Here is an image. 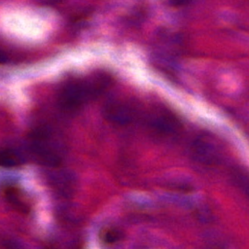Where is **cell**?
Segmentation results:
<instances>
[{
    "instance_id": "cell-1",
    "label": "cell",
    "mask_w": 249,
    "mask_h": 249,
    "mask_svg": "<svg viewBox=\"0 0 249 249\" xmlns=\"http://www.w3.org/2000/svg\"><path fill=\"white\" fill-rule=\"evenodd\" d=\"M105 74H94L86 79L65 82L59 89L57 100L65 111H76L89 100L97 97L109 85Z\"/></svg>"
},
{
    "instance_id": "cell-2",
    "label": "cell",
    "mask_w": 249,
    "mask_h": 249,
    "mask_svg": "<svg viewBox=\"0 0 249 249\" xmlns=\"http://www.w3.org/2000/svg\"><path fill=\"white\" fill-rule=\"evenodd\" d=\"M29 150L34 159L48 167H57L63 158L62 142L48 130H40L31 136Z\"/></svg>"
},
{
    "instance_id": "cell-3",
    "label": "cell",
    "mask_w": 249,
    "mask_h": 249,
    "mask_svg": "<svg viewBox=\"0 0 249 249\" xmlns=\"http://www.w3.org/2000/svg\"><path fill=\"white\" fill-rule=\"evenodd\" d=\"M103 115L109 122L125 125L131 123L135 117V109L128 102L120 99H112L105 103Z\"/></svg>"
},
{
    "instance_id": "cell-4",
    "label": "cell",
    "mask_w": 249,
    "mask_h": 249,
    "mask_svg": "<svg viewBox=\"0 0 249 249\" xmlns=\"http://www.w3.org/2000/svg\"><path fill=\"white\" fill-rule=\"evenodd\" d=\"M192 152L196 160L205 164L217 162L219 159L218 145L209 136L196 138L193 143Z\"/></svg>"
},
{
    "instance_id": "cell-5",
    "label": "cell",
    "mask_w": 249,
    "mask_h": 249,
    "mask_svg": "<svg viewBox=\"0 0 249 249\" xmlns=\"http://www.w3.org/2000/svg\"><path fill=\"white\" fill-rule=\"evenodd\" d=\"M49 182L57 194L65 197H70L77 187L76 177L69 170H53L49 175Z\"/></svg>"
},
{
    "instance_id": "cell-6",
    "label": "cell",
    "mask_w": 249,
    "mask_h": 249,
    "mask_svg": "<svg viewBox=\"0 0 249 249\" xmlns=\"http://www.w3.org/2000/svg\"><path fill=\"white\" fill-rule=\"evenodd\" d=\"M149 124L157 132L161 134H171L179 129V121L171 113L158 111L152 114L149 119Z\"/></svg>"
},
{
    "instance_id": "cell-7",
    "label": "cell",
    "mask_w": 249,
    "mask_h": 249,
    "mask_svg": "<svg viewBox=\"0 0 249 249\" xmlns=\"http://www.w3.org/2000/svg\"><path fill=\"white\" fill-rule=\"evenodd\" d=\"M24 162V157L16 149H1L0 150V166L15 167Z\"/></svg>"
},
{
    "instance_id": "cell-8",
    "label": "cell",
    "mask_w": 249,
    "mask_h": 249,
    "mask_svg": "<svg viewBox=\"0 0 249 249\" xmlns=\"http://www.w3.org/2000/svg\"><path fill=\"white\" fill-rule=\"evenodd\" d=\"M5 196L7 198V200L12 204L13 207L17 208L19 211H23V212H27L28 211V207L26 205V203L21 199L20 196L18 195V192L13 188L7 189L5 191Z\"/></svg>"
},
{
    "instance_id": "cell-9",
    "label": "cell",
    "mask_w": 249,
    "mask_h": 249,
    "mask_svg": "<svg viewBox=\"0 0 249 249\" xmlns=\"http://www.w3.org/2000/svg\"><path fill=\"white\" fill-rule=\"evenodd\" d=\"M121 235H122V233L117 230H107L103 232L102 239L105 242L112 243V242H115V241L119 240L121 238Z\"/></svg>"
},
{
    "instance_id": "cell-10",
    "label": "cell",
    "mask_w": 249,
    "mask_h": 249,
    "mask_svg": "<svg viewBox=\"0 0 249 249\" xmlns=\"http://www.w3.org/2000/svg\"><path fill=\"white\" fill-rule=\"evenodd\" d=\"M0 249H22V248L20 244L16 240L4 237L0 239Z\"/></svg>"
},
{
    "instance_id": "cell-11",
    "label": "cell",
    "mask_w": 249,
    "mask_h": 249,
    "mask_svg": "<svg viewBox=\"0 0 249 249\" xmlns=\"http://www.w3.org/2000/svg\"><path fill=\"white\" fill-rule=\"evenodd\" d=\"M191 0H167L168 4L173 7H181L187 5Z\"/></svg>"
}]
</instances>
